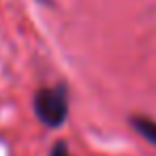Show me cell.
<instances>
[{
    "mask_svg": "<svg viewBox=\"0 0 156 156\" xmlns=\"http://www.w3.org/2000/svg\"><path fill=\"white\" fill-rule=\"evenodd\" d=\"M34 115L49 128H60L69 118V90L64 83L54 88H41L32 98Z\"/></svg>",
    "mask_w": 156,
    "mask_h": 156,
    "instance_id": "obj_1",
    "label": "cell"
},
{
    "mask_svg": "<svg viewBox=\"0 0 156 156\" xmlns=\"http://www.w3.org/2000/svg\"><path fill=\"white\" fill-rule=\"evenodd\" d=\"M130 124L137 128V133L141 137H145L150 143L156 145V120L145 118V115H135V118H130Z\"/></svg>",
    "mask_w": 156,
    "mask_h": 156,
    "instance_id": "obj_2",
    "label": "cell"
},
{
    "mask_svg": "<svg viewBox=\"0 0 156 156\" xmlns=\"http://www.w3.org/2000/svg\"><path fill=\"white\" fill-rule=\"evenodd\" d=\"M47 156H71V152H69V143H66V141H58V143L49 150Z\"/></svg>",
    "mask_w": 156,
    "mask_h": 156,
    "instance_id": "obj_3",
    "label": "cell"
}]
</instances>
